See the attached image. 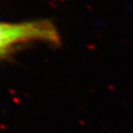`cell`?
<instances>
[{
    "label": "cell",
    "instance_id": "6da1fadb",
    "mask_svg": "<svg viewBox=\"0 0 133 133\" xmlns=\"http://www.w3.org/2000/svg\"><path fill=\"white\" fill-rule=\"evenodd\" d=\"M32 42L58 45L60 35L55 24L47 19L23 22H0V57L16 47Z\"/></svg>",
    "mask_w": 133,
    "mask_h": 133
}]
</instances>
